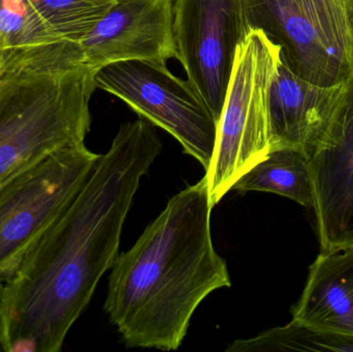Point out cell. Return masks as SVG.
Wrapping results in <instances>:
<instances>
[{
	"instance_id": "cell-3",
	"label": "cell",
	"mask_w": 353,
	"mask_h": 352,
	"mask_svg": "<svg viewBox=\"0 0 353 352\" xmlns=\"http://www.w3.org/2000/svg\"><path fill=\"white\" fill-rule=\"evenodd\" d=\"M95 72L76 41L6 50L0 61V185L56 151L85 143Z\"/></svg>"
},
{
	"instance_id": "cell-10",
	"label": "cell",
	"mask_w": 353,
	"mask_h": 352,
	"mask_svg": "<svg viewBox=\"0 0 353 352\" xmlns=\"http://www.w3.org/2000/svg\"><path fill=\"white\" fill-rule=\"evenodd\" d=\"M174 0H115L81 41L94 70L125 60L167 64L176 58Z\"/></svg>"
},
{
	"instance_id": "cell-9",
	"label": "cell",
	"mask_w": 353,
	"mask_h": 352,
	"mask_svg": "<svg viewBox=\"0 0 353 352\" xmlns=\"http://www.w3.org/2000/svg\"><path fill=\"white\" fill-rule=\"evenodd\" d=\"M321 251L353 244V74L308 156Z\"/></svg>"
},
{
	"instance_id": "cell-17",
	"label": "cell",
	"mask_w": 353,
	"mask_h": 352,
	"mask_svg": "<svg viewBox=\"0 0 353 352\" xmlns=\"http://www.w3.org/2000/svg\"><path fill=\"white\" fill-rule=\"evenodd\" d=\"M6 50L3 47H2L1 41H0V61H1L2 57H3L4 53H6Z\"/></svg>"
},
{
	"instance_id": "cell-7",
	"label": "cell",
	"mask_w": 353,
	"mask_h": 352,
	"mask_svg": "<svg viewBox=\"0 0 353 352\" xmlns=\"http://www.w3.org/2000/svg\"><path fill=\"white\" fill-rule=\"evenodd\" d=\"M95 86L128 103L141 117L174 136L186 154L209 167L218 122L194 87L167 64L148 60L114 62L95 72Z\"/></svg>"
},
{
	"instance_id": "cell-14",
	"label": "cell",
	"mask_w": 353,
	"mask_h": 352,
	"mask_svg": "<svg viewBox=\"0 0 353 352\" xmlns=\"http://www.w3.org/2000/svg\"><path fill=\"white\" fill-rule=\"evenodd\" d=\"M286 351H353V338L319 332L290 322L250 339H240L226 349L228 352Z\"/></svg>"
},
{
	"instance_id": "cell-2",
	"label": "cell",
	"mask_w": 353,
	"mask_h": 352,
	"mask_svg": "<svg viewBox=\"0 0 353 352\" xmlns=\"http://www.w3.org/2000/svg\"><path fill=\"white\" fill-rule=\"evenodd\" d=\"M212 209L203 177L174 196L116 258L103 308L126 346L176 351L199 304L232 285L214 248Z\"/></svg>"
},
{
	"instance_id": "cell-4",
	"label": "cell",
	"mask_w": 353,
	"mask_h": 352,
	"mask_svg": "<svg viewBox=\"0 0 353 352\" xmlns=\"http://www.w3.org/2000/svg\"><path fill=\"white\" fill-rule=\"evenodd\" d=\"M280 47L263 31L249 30L236 50L217 142L205 169L212 208L270 151V89Z\"/></svg>"
},
{
	"instance_id": "cell-8",
	"label": "cell",
	"mask_w": 353,
	"mask_h": 352,
	"mask_svg": "<svg viewBox=\"0 0 353 352\" xmlns=\"http://www.w3.org/2000/svg\"><path fill=\"white\" fill-rule=\"evenodd\" d=\"M176 59L219 120L236 50L248 30L241 0H174Z\"/></svg>"
},
{
	"instance_id": "cell-5",
	"label": "cell",
	"mask_w": 353,
	"mask_h": 352,
	"mask_svg": "<svg viewBox=\"0 0 353 352\" xmlns=\"http://www.w3.org/2000/svg\"><path fill=\"white\" fill-rule=\"evenodd\" d=\"M247 30H261L311 84L334 87L353 74V0H241Z\"/></svg>"
},
{
	"instance_id": "cell-13",
	"label": "cell",
	"mask_w": 353,
	"mask_h": 352,
	"mask_svg": "<svg viewBox=\"0 0 353 352\" xmlns=\"http://www.w3.org/2000/svg\"><path fill=\"white\" fill-rule=\"evenodd\" d=\"M232 190L271 192L312 208L314 192L309 158L296 148L272 149L261 161L239 178Z\"/></svg>"
},
{
	"instance_id": "cell-11",
	"label": "cell",
	"mask_w": 353,
	"mask_h": 352,
	"mask_svg": "<svg viewBox=\"0 0 353 352\" xmlns=\"http://www.w3.org/2000/svg\"><path fill=\"white\" fill-rule=\"evenodd\" d=\"M344 83L334 87L311 84L280 58L270 89V150L288 147L309 156L335 113Z\"/></svg>"
},
{
	"instance_id": "cell-6",
	"label": "cell",
	"mask_w": 353,
	"mask_h": 352,
	"mask_svg": "<svg viewBox=\"0 0 353 352\" xmlns=\"http://www.w3.org/2000/svg\"><path fill=\"white\" fill-rule=\"evenodd\" d=\"M99 158L85 143L66 147L0 185V287L72 202Z\"/></svg>"
},
{
	"instance_id": "cell-12",
	"label": "cell",
	"mask_w": 353,
	"mask_h": 352,
	"mask_svg": "<svg viewBox=\"0 0 353 352\" xmlns=\"http://www.w3.org/2000/svg\"><path fill=\"white\" fill-rule=\"evenodd\" d=\"M292 314L311 330L353 338V244L321 251Z\"/></svg>"
},
{
	"instance_id": "cell-1",
	"label": "cell",
	"mask_w": 353,
	"mask_h": 352,
	"mask_svg": "<svg viewBox=\"0 0 353 352\" xmlns=\"http://www.w3.org/2000/svg\"><path fill=\"white\" fill-rule=\"evenodd\" d=\"M161 148L144 117L120 127L72 202L0 287V349L61 351L119 256L124 223Z\"/></svg>"
},
{
	"instance_id": "cell-16",
	"label": "cell",
	"mask_w": 353,
	"mask_h": 352,
	"mask_svg": "<svg viewBox=\"0 0 353 352\" xmlns=\"http://www.w3.org/2000/svg\"><path fill=\"white\" fill-rule=\"evenodd\" d=\"M59 39L30 0H0V41L4 49L29 47Z\"/></svg>"
},
{
	"instance_id": "cell-15",
	"label": "cell",
	"mask_w": 353,
	"mask_h": 352,
	"mask_svg": "<svg viewBox=\"0 0 353 352\" xmlns=\"http://www.w3.org/2000/svg\"><path fill=\"white\" fill-rule=\"evenodd\" d=\"M59 39L80 43L115 0H30Z\"/></svg>"
}]
</instances>
